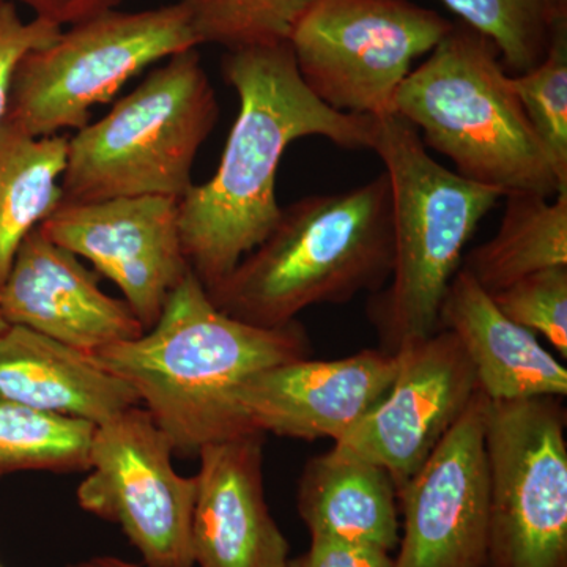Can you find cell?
Segmentation results:
<instances>
[{
  "instance_id": "5b68a950",
  "label": "cell",
  "mask_w": 567,
  "mask_h": 567,
  "mask_svg": "<svg viewBox=\"0 0 567 567\" xmlns=\"http://www.w3.org/2000/svg\"><path fill=\"white\" fill-rule=\"evenodd\" d=\"M429 54L394 99V114L415 126L425 147L450 158L461 177L505 196L567 193L495 44L464 24L451 29Z\"/></svg>"
},
{
  "instance_id": "e0dca14e",
  "label": "cell",
  "mask_w": 567,
  "mask_h": 567,
  "mask_svg": "<svg viewBox=\"0 0 567 567\" xmlns=\"http://www.w3.org/2000/svg\"><path fill=\"white\" fill-rule=\"evenodd\" d=\"M440 327L461 342L488 401L566 398L565 364L535 333L507 319L492 295L462 268L447 287Z\"/></svg>"
},
{
  "instance_id": "277c9868",
  "label": "cell",
  "mask_w": 567,
  "mask_h": 567,
  "mask_svg": "<svg viewBox=\"0 0 567 567\" xmlns=\"http://www.w3.org/2000/svg\"><path fill=\"white\" fill-rule=\"evenodd\" d=\"M371 151L391 183L394 260L368 316L382 350L395 353L442 330L440 311L465 246L505 194L436 163L415 126L398 114L375 117Z\"/></svg>"
},
{
  "instance_id": "4dcf8cb0",
  "label": "cell",
  "mask_w": 567,
  "mask_h": 567,
  "mask_svg": "<svg viewBox=\"0 0 567 567\" xmlns=\"http://www.w3.org/2000/svg\"><path fill=\"white\" fill-rule=\"evenodd\" d=\"M551 13L557 17H567V0H544Z\"/></svg>"
},
{
  "instance_id": "7a4b0ae2",
  "label": "cell",
  "mask_w": 567,
  "mask_h": 567,
  "mask_svg": "<svg viewBox=\"0 0 567 567\" xmlns=\"http://www.w3.org/2000/svg\"><path fill=\"white\" fill-rule=\"evenodd\" d=\"M309 352L303 324L260 328L224 315L192 271L152 328L92 357L133 388L175 454L197 456L208 443L252 431L235 401L249 377Z\"/></svg>"
},
{
  "instance_id": "ffe728a7",
  "label": "cell",
  "mask_w": 567,
  "mask_h": 567,
  "mask_svg": "<svg viewBox=\"0 0 567 567\" xmlns=\"http://www.w3.org/2000/svg\"><path fill=\"white\" fill-rule=\"evenodd\" d=\"M498 233L462 260V270L495 295L525 276L567 265V193L557 199L509 193Z\"/></svg>"
},
{
  "instance_id": "ba28073f",
  "label": "cell",
  "mask_w": 567,
  "mask_h": 567,
  "mask_svg": "<svg viewBox=\"0 0 567 567\" xmlns=\"http://www.w3.org/2000/svg\"><path fill=\"white\" fill-rule=\"evenodd\" d=\"M566 406L488 401L486 567H567Z\"/></svg>"
},
{
  "instance_id": "6da1fadb",
  "label": "cell",
  "mask_w": 567,
  "mask_h": 567,
  "mask_svg": "<svg viewBox=\"0 0 567 567\" xmlns=\"http://www.w3.org/2000/svg\"><path fill=\"white\" fill-rule=\"evenodd\" d=\"M223 71L240 102L237 121L216 174L178 200L183 252L207 290L274 230L276 174L292 142L322 136L371 151L375 132V117L336 111L309 91L289 43L227 52Z\"/></svg>"
},
{
  "instance_id": "8992f818",
  "label": "cell",
  "mask_w": 567,
  "mask_h": 567,
  "mask_svg": "<svg viewBox=\"0 0 567 567\" xmlns=\"http://www.w3.org/2000/svg\"><path fill=\"white\" fill-rule=\"evenodd\" d=\"M219 117L197 48L178 52L99 122L69 137L63 200L166 196L181 200Z\"/></svg>"
},
{
  "instance_id": "1f68e13d",
  "label": "cell",
  "mask_w": 567,
  "mask_h": 567,
  "mask_svg": "<svg viewBox=\"0 0 567 567\" xmlns=\"http://www.w3.org/2000/svg\"><path fill=\"white\" fill-rule=\"evenodd\" d=\"M7 327H9V324H7L6 320H3L2 315H0V331L6 330Z\"/></svg>"
},
{
  "instance_id": "4316f807",
  "label": "cell",
  "mask_w": 567,
  "mask_h": 567,
  "mask_svg": "<svg viewBox=\"0 0 567 567\" xmlns=\"http://www.w3.org/2000/svg\"><path fill=\"white\" fill-rule=\"evenodd\" d=\"M61 32L58 25L39 18L25 21L14 3L0 0V126L9 112L18 65L29 52L52 43Z\"/></svg>"
},
{
  "instance_id": "2e32d148",
  "label": "cell",
  "mask_w": 567,
  "mask_h": 567,
  "mask_svg": "<svg viewBox=\"0 0 567 567\" xmlns=\"http://www.w3.org/2000/svg\"><path fill=\"white\" fill-rule=\"evenodd\" d=\"M264 443L248 431L197 453L194 567H287L289 540L265 499Z\"/></svg>"
},
{
  "instance_id": "d6a6232c",
  "label": "cell",
  "mask_w": 567,
  "mask_h": 567,
  "mask_svg": "<svg viewBox=\"0 0 567 567\" xmlns=\"http://www.w3.org/2000/svg\"><path fill=\"white\" fill-rule=\"evenodd\" d=\"M0 567H3L2 565H0Z\"/></svg>"
},
{
  "instance_id": "5bb4252c",
  "label": "cell",
  "mask_w": 567,
  "mask_h": 567,
  "mask_svg": "<svg viewBox=\"0 0 567 567\" xmlns=\"http://www.w3.org/2000/svg\"><path fill=\"white\" fill-rule=\"evenodd\" d=\"M398 369V354L382 349L331 361L301 358L249 377L235 401L252 431L336 443L385 398Z\"/></svg>"
},
{
  "instance_id": "603a6c76",
  "label": "cell",
  "mask_w": 567,
  "mask_h": 567,
  "mask_svg": "<svg viewBox=\"0 0 567 567\" xmlns=\"http://www.w3.org/2000/svg\"><path fill=\"white\" fill-rule=\"evenodd\" d=\"M200 44L227 51L289 43L316 0H177Z\"/></svg>"
},
{
  "instance_id": "f546056e",
  "label": "cell",
  "mask_w": 567,
  "mask_h": 567,
  "mask_svg": "<svg viewBox=\"0 0 567 567\" xmlns=\"http://www.w3.org/2000/svg\"><path fill=\"white\" fill-rule=\"evenodd\" d=\"M65 567H147L142 563L128 561L121 557H114V555H95V557H89L80 559V561L70 563Z\"/></svg>"
},
{
  "instance_id": "44dd1931",
  "label": "cell",
  "mask_w": 567,
  "mask_h": 567,
  "mask_svg": "<svg viewBox=\"0 0 567 567\" xmlns=\"http://www.w3.org/2000/svg\"><path fill=\"white\" fill-rule=\"evenodd\" d=\"M69 137H33L0 126V284L33 229L63 203Z\"/></svg>"
},
{
  "instance_id": "83f0119b",
  "label": "cell",
  "mask_w": 567,
  "mask_h": 567,
  "mask_svg": "<svg viewBox=\"0 0 567 567\" xmlns=\"http://www.w3.org/2000/svg\"><path fill=\"white\" fill-rule=\"evenodd\" d=\"M287 567H394V558L380 548L336 539H311L308 550L290 558Z\"/></svg>"
},
{
  "instance_id": "52a82bcc",
  "label": "cell",
  "mask_w": 567,
  "mask_h": 567,
  "mask_svg": "<svg viewBox=\"0 0 567 567\" xmlns=\"http://www.w3.org/2000/svg\"><path fill=\"white\" fill-rule=\"evenodd\" d=\"M199 47L178 2L78 22L22 59L3 123L33 137L84 128L93 107L110 102L141 71Z\"/></svg>"
},
{
  "instance_id": "9a60e30c",
  "label": "cell",
  "mask_w": 567,
  "mask_h": 567,
  "mask_svg": "<svg viewBox=\"0 0 567 567\" xmlns=\"http://www.w3.org/2000/svg\"><path fill=\"white\" fill-rule=\"evenodd\" d=\"M0 315L7 324L87 354L145 331L126 301L103 292L99 276L76 254L51 241L40 226L24 238L0 284Z\"/></svg>"
},
{
  "instance_id": "7402d4cb",
  "label": "cell",
  "mask_w": 567,
  "mask_h": 567,
  "mask_svg": "<svg viewBox=\"0 0 567 567\" xmlns=\"http://www.w3.org/2000/svg\"><path fill=\"white\" fill-rule=\"evenodd\" d=\"M95 424L0 399V477L87 472Z\"/></svg>"
},
{
  "instance_id": "4fadbf2b",
  "label": "cell",
  "mask_w": 567,
  "mask_h": 567,
  "mask_svg": "<svg viewBox=\"0 0 567 567\" xmlns=\"http://www.w3.org/2000/svg\"><path fill=\"white\" fill-rule=\"evenodd\" d=\"M399 369L385 398L336 447L380 465L395 492L412 480L476 394L475 369L447 330L395 352Z\"/></svg>"
},
{
  "instance_id": "d6986e66",
  "label": "cell",
  "mask_w": 567,
  "mask_h": 567,
  "mask_svg": "<svg viewBox=\"0 0 567 567\" xmlns=\"http://www.w3.org/2000/svg\"><path fill=\"white\" fill-rule=\"evenodd\" d=\"M297 509L311 539L380 548L401 537L398 494L390 473L339 447L312 457L297 487Z\"/></svg>"
},
{
  "instance_id": "3957f363",
  "label": "cell",
  "mask_w": 567,
  "mask_h": 567,
  "mask_svg": "<svg viewBox=\"0 0 567 567\" xmlns=\"http://www.w3.org/2000/svg\"><path fill=\"white\" fill-rule=\"evenodd\" d=\"M393 260L391 183L382 173L349 192L287 205L262 244L207 292L224 315L278 328L311 306L379 292Z\"/></svg>"
},
{
  "instance_id": "30bf717a",
  "label": "cell",
  "mask_w": 567,
  "mask_h": 567,
  "mask_svg": "<svg viewBox=\"0 0 567 567\" xmlns=\"http://www.w3.org/2000/svg\"><path fill=\"white\" fill-rule=\"evenodd\" d=\"M173 440L142 405L96 425L82 511L121 528L147 567H194L196 477L174 468Z\"/></svg>"
},
{
  "instance_id": "484cf974",
  "label": "cell",
  "mask_w": 567,
  "mask_h": 567,
  "mask_svg": "<svg viewBox=\"0 0 567 567\" xmlns=\"http://www.w3.org/2000/svg\"><path fill=\"white\" fill-rule=\"evenodd\" d=\"M499 311L567 357V265L536 271L492 295Z\"/></svg>"
},
{
  "instance_id": "d4e9b609",
  "label": "cell",
  "mask_w": 567,
  "mask_h": 567,
  "mask_svg": "<svg viewBox=\"0 0 567 567\" xmlns=\"http://www.w3.org/2000/svg\"><path fill=\"white\" fill-rule=\"evenodd\" d=\"M470 29L486 37L513 74L543 61L550 40L551 13L544 0H442Z\"/></svg>"
},
{
  "instance_id": "f1b7e54d",
  "label": "cell",
  "mask_w": 567,
  "mask_h": 567,
  "mask_svg": "<svg viewBox=\"0 0 567 567\" xmlns=\"http://www.w3.org/2000/svg\"><path fill=\"white\" fill-rule=\"evenodd\" d=\"M7 2L21 3L33 11V18H39L58 28H70L99 14L117 10L123 0H7Z\"/></svg>"
},
{
  "instance_id": "cb8c5ba5",
  "label": "cell",
  "mask_w": 567,
  "mask_h": 567,
  "mask_svg": "<svg viewBox=\"0 0 567 567\" xmlns=\"http://www.w3.org/2000/svg\"><path fill=\"white\" fill-rule=\"evenodd\" d=\"M511 85L546 151L559 188L567 192V17L551 22L546 55Z\"/></svg>"
},
{
  "instance_id": "8fae6325",
  "label": "cell",
  "mask_w": 567,
  "mask_h": 567,
  "mask_svg": "<svg viewBox=\"0 0 567 567\" xmlns=\"http://www.w3.org/2000/svg\"><path fill=\"white\" fill-rule=\"evenodd\" d=\"M480 390L409 483L399 488L394 567H486L488 465Z\"/></svg>"
},
{
  "instance_id": "ac0fdd59",
  "label": "cell",
  "mask_w": 567,
  "mask_h": 567,
  "mask_svg": "<svg viewBox=\"0 0 567 567\" xmlns=\"http://www.w3.org/2000/svg\"><path fill=\"white\" fill-rule=\"evenodd\" d=\"M0 399L95 425L141 405L92 354L18 324L0 331Z\"/></svg>"
},
{
  "instance_id": "7c38bea8",
  "label": "cell",
  "mask_w": 567,
  "mask_h": 567,
  "mask_svg": "<svg viewBox=\"0 0 567 567\" xmlns=\"http://www.w3.org/2000/svg\"><path fill=\"white\" fill-rule=\"evenodd\" d=\"M40 229L114 282L144 330L156 323L167 298L192 274L174 197L63 200Z\"/></svg>"
},
{
  "instance_id": "9c48e42d",
  "label": "cell",
  "mask_w": 567,
  "mask_h": 567,
  "mask_svg": "<svg viewBox=\"0 0 567 567\" xmlns=\"http://www.w3.org/2000/svg\"><path fill=\"white\" fill-rule=\"evenodd\" d=\"M454 25L409 0H316L290 35L301 80L347 114L385 117L412 63Z\"/></svg>"
}]
</instances>
